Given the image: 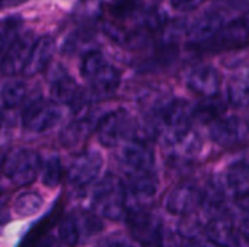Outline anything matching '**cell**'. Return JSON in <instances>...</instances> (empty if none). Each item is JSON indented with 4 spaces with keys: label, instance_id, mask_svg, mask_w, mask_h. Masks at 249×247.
I'll return each instance as SVG.
<instances>
[{
    "label": "cell",
    "instance_id": "obj_19",
    "mask_svg": "<svg viewBox=\"0 0 249 247\" xmlns=\"http://www.w3.org/2000/svg\"><path fill=\"white\" fill-rule=\"evenodd\" d=\"M204 231L207 240L217 247H241L238 229L226 217H217L209 221Z\"/></svg>",
    "mask_w": 249,
    "mask_h": 247
},
{
    "label": "cell",
    "instance_id": "obj_36",
    "mask_svg": "<svg viewBox=\"0 0 249 247\" xmlns=\"http://www.w3.org/2000/svg\"><path fill=\"white\" fill-rule=\"evenodd\" d=\"M23 1H26V0H0V10L12 7V6H16V4H20Z\"/></svg>",
    "mask_w": 249,
    "mask_h": 247
},
{
    "label": "cell",
    "instance_id": "obj_18",
    "mask_svg": "<svg viewBox=\"0 0 249 247\" xmlns=\"http://www.w3.org/2000/svg\"><path fill=\"white\" fill-rule=\"evenodd\" d=\"M54 52H55L54 38L42 36V38L36 39L34 47H32L31 55L28 58V63H26L22 74L25 77H32V76H36L41 71H44L48 67Z\"/></svg>",
    "mask_w": 249,
    "mask_h": 247
},
{
    "label": "cell",
    "instance_id": "obj_27",
    "mask_svg": "<svg viewBox=\"0 0 249 247\" xmlns=\"http://www.w3.org/2000/svg\"><path fill=\"white\" fill-rule=\"evenodd\" d=\"M44 207V199L39 194L36 192H23L20 194L15 202H13V211L19 215V217H32L35 214H38Z\"/></svg>",
    "mask_w": 249,
    "mask_h": 247
},
{
    "label": "cell",
    "instance_id": "obj_20",
    "mask_svg": "<svg viewBox=\"0 0 249 247\" xmlns=\"http://www.w3.org/2000/svg\"><path fill=\"white\" fill-rule=\"evenodd\" d=\"M86 80L89 82L90 89L96 96H109L118 89L121 76H120V71L111 63L107 61L101 68H98Z\"/></svg>",
    "mask_w": 249,
    "mask_h": 247
},
{
    "label": "cell",
    "instance_id": "obj_35",
    "mask_svg": "<svg viewBox=\"0 0 249 247\" xmlns=\"http://www.w3.org/2000/svg\"><path fill=\"white\" fill-rule=\"evenodd\" d=\"M34 247H60V245L53 237H44V239H39Z\"/></svg>",
    "mask_w": 249,
    "mask_h": 247
},
{
    "label": "cell",
    "instance_id": "obj_22",
    "mask_svg": "<svg viewBox=\"0 0 249 247\" xmlns=\"http://www.w3.org/2000/svg\"><path fill=\"white\" fill-rule=\"evenodd\" d=\"M92 131V119L89 115L85 116H74V119L64 127L61 131L60 140L64 147H74L82 143L88 134Z\"/></svg>",
    "mask_w": 249,
    "mask_h": 247
},
{
    "label": "cell",
    "instance_id": "obj_3",
    "mask_svg": "<svg viewBox=\"0 0 249 247\" xmlns=\"http://www.w3.org/2000/svg\"><path fill=\"white\" fill-rule=\"evenodd\" d=\"M50 93L53 102L67 105L71 108L74 116H85L88 114V100L74 79L57 64L50 73Z\"/></svg>",
    "mask_w": 249,
    "mask_h": 247
},
{
    "label": "cell",
    "instance_id": "obj_14",
    "mask_svg": "<svg viewBox=\"0 0 249 247\" xmlns=\"http://www.w3.org/2000/svg\"><path fill=\"white\" fill-rule=\"evenodd\" d=\"M222 84V76L213 66H200L187 77V86L191 92L203 98H216Z\"/></svg>",
    "mask_w": 249,
    "mask_h": 247
},
{
    "label": "cell",
    "instance_id": "obj_29",
    "mask_svg": "<svg viewBox=\"0 0 249 247\" xmlns=\"http://www.w3.org/2000/svg\"><path fill=\"white\" fill-rule=\"evenodd\" d=\"M63 178L61 160L58 156L53 154L47 157L41 165V181L48 188H55Z\"/></svg>",
    "mask_w": 249,
    "mask_h": 247
},
{
    "label": "cell",
    "instance_id": "obj_16",
    "mask_svg": "<svg viewBox=\"0 0 249 247\" xmlns=\"http://www.w3.org/2000/svg\"><path fill=\"white\" fill-rule=\"evenodd\" d=\"M120 160L133 172H152L155 166L153 151L140 141H127L120 148Z\"/></svg>",
    "mask_w": 249,
    "mask_h": 247
},
{
    "label": "cell",
    "instance_id": "obj_26",
    "mask_svg": "<svg viewBox=\"0 0 249 247\" xmlns=\"http://www.w3.org/2000/svg\"><path fill=\"white\" fill-rule=\"evenodd\" d=\"M57 233H58L60 242L67 247H76L82 240H83L74 214L64 215V217L58 221Z\"/></svg>",
    "mask_w": 249,
    "mask_h": 247
},
{
    "label": "cell",
    "instance_id": "obj_24",
    "mask_svg": "<svg viewBox=\"0 0 249 247\" xmlns=\"http://www.w3.org/2000/svg\"><path fill=\"white\" fill-rule=\"evenodd\" d=\"M226 109V103L217 98H207L200 102L197 106L193 108V118L198 119L200 122H210L220 119Z\"/></svg>",
    "mask_w": 249,
    "mask_h": 247
},
{
    "label": "cell",
    "instance_id": "obj_23",
    "mask_svg": "<svg viewBox=\"0 0 249 247\" xmlns=\"http://www.w3.org/2000/svg\"><path fill=\"white\" fill-rule=\"evenodd\" d=\"M228 102L235 108L249 105V73L244 71L231 77L228 83Z\"/></svg>",
    "mask_w": 249,
    "mask_h": 247
},
{
    "label": "cell",
    "instance_id": "obj_30",
    "mask_svg": "<svg viewBox=\"0 0 249 247\" xmlns=\"http://www.w3.org/2000/svg\"><path fill=\"white\" fill-rule=\"evenodd\" d=\"M204 217H206L204 213L198 214L197 211L182 217V220L179 221L178 229H177L178 234L181 237H191V239L198 236L203 230H206V227L209 224V223H206Z\"/></svg>",
    "mask_w": 249,
    "mask_h": 247
},
{
    "label": "cell",
    "instance_id": "obj_7",
    "mask_svg": "<svg viewBox=\"0 0 249 247\" xmlns=\"http://www.w3.org/2000/svg\"><path fill=\"white\" fill-rule=\"evenodd\" d=\"M104 159L96 150H85L73 157L67 167V181L74 188H88L95 183L102 172Z\"/></svg>",
    "mask_w": 249,
    "mask_h": 247
},
{
    "label": "cell",
    "instance_id": "obj_25",
    "mask_svg": "<svg viewBox=\"0 0 249 247\" xmlns=\"http://www.w3.org/2000/svg\"><path fill=\"white\" fill-rule=\"evenodd\" d=\"M226 185L235 197L249 195V167L244 165L231 166L226 172Z\"/></svg>",
    "mask_w": 249,
    "mask_h": 247
},
{
    "label": "cell",
    "instance_id": "obj_32",
    "mask_svg": "<svg viewBox=\"0 0 249 247\" xmlns=\"http://www.w3.org/2000/svg\"><path fill=\"white\" fill-rule=\"evenodd\" d=\"M99 247H136V245L125 236L121 234H114L101 242Z\"/></svg>",
    "mask_w": 249,
    "mask_h": 247
},
{
    "label": "cell",
    "instance_id": "obj_31",
    "mask_svg": "<svg viewBox=\"0 0 249 247\" xmlns=\"http://www.w3.org/2000/svg\"><path fill=\"white\" fill-rule=\"evenodd\" d=\"M76 220H77V224H79V229H80V233H82V239L85 237H90L96 233H99L104 226L99 220V217L96 214H92V213H79V214H74Z\"/></svg>",
    "mask_w": 249,
    "mask_h": 247
},
{
    "label": "cell",
    "instance_id": "obj_39",
    "mask_svg": "<svg viewBox=\"0 0 249 247\" xmlns=\"http://www.w3.org/2000/svg\"><path fill=\"white\" fill-rule=\"evenodd\" d=\"M245 165H247V166L249 167V151H248V154H247V160H245Z\"/></svg>",
    "mask_w": 249,
    "mask_h": 247
},
{
    "label": "cell",
    "instance_id": "obj_34",
    "mask_svg": "<svg viewBox=\"0 0 249 247\" xmlns=\"http://www.w3.org/2000/svg\"><path fill=\"white\" fill-rule=\"evenodd\" d=\"M236 229L241 239V245H247L249 247V213H247V215L241 218V223Z\"/></svg>",
    "mask_w": 249,
    "mask_h": 247
},
{
    "label": "cell",
    "instance_id": "obj_17",
    "mask_svg": "<svg viewBox=\"0 0 249 247\" xmlns=\"http://www.w3.org/2000/svg\"><path fill=\"white\" fill-rule=\"evenodd\" d=\"M127 221L130 226V230L133 236L144 243H156L159 230L162 224L158 221L156 217H153L150 213L140 210V208H133L128 211Z\"/></svg>",
    "mask_w": 249,
    "mask_h": 247
},
{
    "label": "cell",
    "instance_id": "obj_10",
    "mask_svg": "<svg viewBox=\"0 0 249 247\" xmlns=\"http://www.w3.org/2000/svg\"><path fill=\"white\" fill-rule=\"evenodd\" d=\"M203 192L194 185H179L174 188L165 198V210L178 217H185L201 205Z\"/></svg>",
    "mask_w": 249,
    "mask_h": 247
},
{
    "label": "cell",
    "instance_id": "obj_5",
    "mask_svg": "<svg viewBox=\"0 0 249 247\" xmlns=\"http://www.w3.org/2000/svg\"><path fill=\"white\" fill-rule=\"evenodd\" d=\"M63 118V109L53 100H32L22 114V125L31 132H47L57 127Z\"/></svg>",
    "mask_w": 249,
    "mask_h": 247
},
{
    "label": "cell",
    "instance_id": "obj_6",
    "mask_svg": "<svg viewBox=\"0 0 249 247\" xmlns=\"http://www.w3.org/2000/svg\"><path fill=\"white\" fill-rule=\"evenodd\" d=\"M162 144L171 159H175L177 162H185L191 160L200 153L203 141L198 132L187 125L166 130L162 138Z\"/></svg>",
    "mask_w": 249,
    "mask_h": 247
},
{
    "label": "cell",
    "instance_id": "obj_37",
    "mask_svg": "<svg viewBox=\"0 0 249 247\" xmlns=\"http://www.w3.org/2000/svg\"><path fill=\"white\" fill-rule=\"evenodd\" d=\"M187 247H217L216 245H213L212 242H203V240H194V242H191L190 245Z\"/></svg>",
    "mask_w": 249,
    "mask_h": 247
},
{
    "label": "cell",
    "instance_id": "obj_11",
    "mask_svg": "<svg viewBox=\"0 0 249 247\" xmlns=\"http://www.w3.org/2000/svg\"><path fill=\"white\" fill-rule=\"evenodd\" d=\"M124 185L128 211L134 208V205L152 199L159 191V181L152 172H133Z\"/></svg>",
    "mask_w": 249,
    "mask_h": 247
},
{
    "label": "cell",
    "instance_id": "obj_9",
    "mask_svg": "<svg viewBox=\"0 0 249 247\" xmlns=\"http://www.w3.org/2000/svg\"><path fill=\"white\" fill-rule=\"evenodd\" d=\"M249 135V125L239 116H226L210 125V138L223 147L242 143Z\"/></svg>",
    "mask_w": 249,
    "mask_h": 247
},
{
    "label": "cell",
    "instance_id": "obj_13",
    "mask_svg": "<svg viewBox=\"0 0 249 247\" xmlns=\"http://www.w3.org/2000/svg\"><path fill=\"white\" fill-rule=\"evenodd\" d=\"M156 125L166 130L187 127L188 121L193 118V106L184 99H172L158 106Z\"/></svg>",
    "mask_w": 249,
    "mask_h": 247
},
{
    "label": "cell",
    "instance_id": "obj_4",
    "mask_svg": "<svg viewBox=\"0 0 249 247\" xmlns=\"http://www.w3.org/2000/svg\"><path fill=\"white\" fill-rule=\"evenodd\" d=\"M136 124L131 115L123 109L107 114L96 125V135L104 147H118L131 141Z\"/></svg>",
    "mask_w": 249,
    "mask_h": 247
},
{
    "label": "cell",
    "instance_id": "obj_33",
    "mask_svg": "<svg viewBox=\"0 0 249 247\" xmlns=\"http://www.w3.org/2000/svg\"><path fill=\"white\" fill-rule=\"evenodd\" d=\"M206 0H169L171 6L179 12H188L201 6Z\"/></svg>",
    "mask_w": 249,
    "mask_h": 247
},
{
    "label": "cell",
    "instance_id": "obj_21",
    "mask_svg": "<svg viewBox=\"0 0 249 247\" xmlns=\"http://www.w3.org/2000/svg\"><path fill=\"white\" fill-rule=\"evenodd\" d=\"M26 98V84L19 79H7L0 83V111L18 108Z\"/></svg>",
    "mask_w": 249,
    "mask_h": 247
},
{
    "label": "cell",
    "instance_id": "obj_40",
    "mask_svg": "<svg viewBox=\"0 0 249 247\" xmlns=\"http://www.w3.org/2000/svg\"><path fill=\"white\" fill-rule=\"evenodd\" d=\"M0 170H1V163H0Z\"/></svg>",
    "mask_w": 249,
    "mask_h": 247
},
{
    "label": "cell",
    "instance_id": "obj_28",
    "mask_svg": "<svg viewBox=\"0 0 249 247\" xmlns=\"http://www.w3.org/2000/svg\"><path fill=\"white\" fill-rule=\"evenodd\" d=\"M23 20L19 16H9L0 20V54H4L7 48L19 38V29Z\"/></svg>",
    "mask_w": 249,
    "mask_h": 247
},
{
    "label": "cell",
    "instance_id": "obj_15",
    "mask_svg": "<svg viewBox=\"0 0 249 247\" xmlns=\"http://www.w3.org/2000/svg\"><path fill=\"white\" fill-rule=\"evenodd\" d=\"M247 44H249V28L244 17L241 16L238 19L226 22L207 45L220 49H231L244 47Z\"/></svg>",
    "mask_w": 249,
    "mask_h": 247
},
{
    "label": "cell",
    "instance_id": "obj_2",
    "mask_svg": "<svg viewBox=\"0 0 249 247\" xmlns=\"http://www.w3.org/2000/svg\"><path fill=\"white\" fill-rule=\"evenodd\" d=\"M41 165L42 160L35 150L19 147L7 153L1 163V173L12 185L23 188L34 183L38 178Z\"/></svg>",
    "mask_w": 249,
    "mask_h": 247
},
{
    "label": "cell",
    "instance_id": "obj_1",
    "mask_svg": "<svg viewBox=\"0 0 249 247\" xmlns=\"http://www.w3.org/2000/svg\"><path fill=\"white\" fill-rule=\"evenodd\" d=\"M92 208L98 217L111 221L127 220L128 204L123 181L115 175L104 176L93 188Z\"/></svg>",
    "mask_w": 249,
    "mask_h": 247
},
{
    "label": "cell",
    "instance_id": "obj_8",
    "mask_svg": "<svg viewBox=\"0 0 249 247\" xmlns=\"http://www.w3.org/2000/svg\"><path fill=\"white\" fill-rule=\"evenodd\" d=\"M35 41L36 39L34 38L32 33L19 35V38L3 54V58L0 63V71L9 77H15V76L22 74L25 70V66L28 63V58L31 55V51H32Z\"/></svg>",
    "mask_w": 249,
    "mask_h": 247
},
{
    "label": "cell",
    "instance_id": "obj_12",
    "mask_svg": "<svg viewBox=\"0 0 249 247\" xmlns=\"http://www.w3.org/2000/svg\"><path fill=\"white\" fill-rule=\"evenodd\" d=\"M225 16L219 10H210L187 25L185 38L191 44H209L225 25Z\"/></svg>",
    "mask_w": 249,
    "mask_h": 247
},
{
    "label": "cell",
    "instance_id": "obj_38",
    "mask_svg": "<svg viewBox=\"0 0 249 247\" xmlns=\"http://www.w3.org/2000/svg\"><path fill=\"white\" fill-rule=\"evenodd\" d=\"M1 125H3V115H1V111H0V130H1Z\"/></svg>",
    "mask_w": 249,
    "mask_h": 247
}]
</instances>
